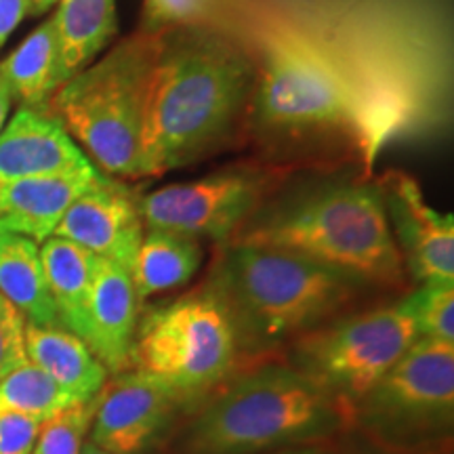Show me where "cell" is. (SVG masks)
<instances>
[{
    "instance_id": "cell-21",
    "label": "cell",
    "mask_w": 454,
    "mask_h": 454,
    "mask_svg": "<svg viewBox=\"0 0 454 454\" xmlns=\"http://www.w3.org/2000/svg\"><path fill=\"white\" fill-rule=\"evenodd\" d=\"M55 11L64 84L93 59L118 32L116 0H59Z\"/></svg>"
},
{
    "instance_id": "cell-3",
    "label": "cell",
    "mask_w": 454,
    "mask_h": 454,
    "mask_svg": "<svg viewBox=\"0 0 454 454\" xmlns=\"http://www.w3.org/2000/svg\"><path fill=\"white\" fill-rule=\"evenodd\" d=\"M207 286L230 311L244 366L339 317L364 284L303 254L227 242Z\"/></svg>"
},
{
    "instance_id": "cell-6",
    "label": "cell",
    "mask_w": 454,
    "mask_h": 454,
    "mask_svg": "<svg viewBox=\"0 0 454 454\" xmlns=\"http://www.w3.org/2000/svg\"><path fill=\"white\" fill-rule=\"evenodd\" d=\"M257 78L251 118L270 133L348 130L372 164L366 114L354 84L331 53L308 34L286 26L254 32L248 44Z\"/></svg>"
},
{
    "instance_id": "cell-9",
    "label": "cell",
    "mask_w": 454,
    "mask_h": 454,
    "mask_svg": "<svg viewBox=\"0 0 454 454\" xmlns=\"http://www.w3.org/2000/svg\"><path fill=\"white\" fill-rule=\"evenodd\" d=\"M419 339L397 301L387 308L334 317L291 343L288 364L297 368L351 411Z\"/></svg>"
},
{
    "instance_id": "cell-34",
    "label": "cell",
    "mask_w": 454,
    "mask_h": 454,
    "mask_svg": "<svg viewBox=\"0 0 454 454\" xmlns=\"http://www.w3.org/2000/svg\"><path fill=\"white\" fill-rule=\"evenodd\" d=\"M9 236H11V231L7 230V227L3 225V221H0V248H3V244L7 242Z\"/></svg>"
},
{
    "instance_id": "cell-19",
    "label": "cell",
    "mask_w": 454,
    "mask_h": 454,
    "mask_svg": "<svg viewBox=\"0 0 454 454\" xmlns=\"http://www.w3.org/2000/svg\"><path fill=\"white\" fill-rule=\"evenodd\" d=\"M0 84L21 106L47 110L49 99L64 84L59 34L53 15L0 64Z\"/></svg>"
},
{
    "instance_id": "cell-8",
    "label": "cell",
    "mask_w": 454,
    "mask_h": 454,
    "mask_svg": "<svg viewBox=\"0 0 454 454\" xmlns=\"http://www.w3.org/2000/svg\"><path fill=\"white\" fill-rule=\"evenodd\" d=\"M454 425V343L417 339L354 406V427L379 450L448 446Z\"/></svg>"
},
{
    "instance_id": "cell-31",
    "label": "cell",
    "mask_w": 454,
    "mask_h": 454,
    "mask_svg": "<svg viewBox=\"0 0 454 454\" xmlns=\"http://www.w3.org/2000/svg\"><path fill=\"white\" fill-rule=\"evenodd\" d=\"M11 104H13V98H11L9 90L0 84V130L4 129V122H7Z\"/></svg>"
},
{
    "instance_id": "cell-18",
    "label": "cell",
    "mask_w": 454,
    "mask_h": 454,
    "mask_svg": "<svg viewBox=\"0 0 454 454\" xmlns=\"http://www.w3.org/2000/svg\"><path fill=\"white\" fill-rule=\"evenodd\" d=\"M41 261L57 320L87 343L89 301L99 257L66 238L51 236L41 244Z\"/></svg>"
},
{
    "instance_id": "cell-14",
    "label": "cell",
    "mask_w": 454,
    "mask_h": 454,
    "mask_svg": "<svg viewBox=\"0 0 454 454\" xmlns=\"http://www.w3.org/2000/svg\"><path fill=\"white\" fill-rule=\"evenodd\" d=\"M89 156L47 110L21 106L0 130V184L90 167Z\"/></svg>"
},
{
    "instance_id": "cell-25",
    "label": "cell",
    "mask_w": 454,
    "mask_h": 454,
    "mask_svg": "<svg viewBox=\"0 0 454 454\" xmlns=\"http://www.w3.org/2000/svg\"><path fill=\"white\" fill-rule=\"evenodd\" d=\"M400 303L414 322L419 339L454 343V282L421 284Z\"/></svg>"
},
{
    "instance_id": "cell-10",
    "label": "cell",
    "mask_w": 454,
    "mask_h": 454,
    "mask_svg": "<svg viewBox=\"0 0 454 454\" xmlns=\"http://www.w3.org/2000/svg\"><path fill=\"white\" fill-rule=\"evenodd\" d=\"M270 185V175L259 168L219 170L139 196L141 217L145 227L207 238L223 247L259 211Z\"/></svg>"
},
{
    "instance_id": "cell-15",
    "label": "cell",
    "mask_w": 454,
    "mask_h": 454,
    "mask_svg": "<svg viewBox=\"0 0 454 454\" xmlns=\"http://www.w3.org/2000/svg\"><path fill=\"white\" fill-rule=\"evenodd\" d=\"M106 179L107 175L90 164L70 173L0 184V221L11 234L43 244L55 234L67 208Z\"/></svg>"
},
{
    "instance_id": "cell-24",
    "label": "cell",
    "mask_w": 454,
    "mask_h": 454,
    "mask_svg": "<svg viewBox=\"0 0 454 454\" xmlns=\"http://www.w3.org/2000/svg\"><path fill=\"white\" fill-rule=\"evenodd\" d=\"M170 27H217L236 32V0H144L141 30Z\"/></svg>"
},
{
    "instance_id": "cell-11",
    "label": "cell",
    "mask_w": 454,
    "mask_h": 454,
    "mask_svg": "<svg viewBox=\"0 0 454 454\" xmlns=\"http://www.w3.org/2000/svg\"><path fill=\"white\" fill-rule=\"evenodd\" d=\"M185 404L162 383L129 368L99 391L89 440L112 454H145L160 444Z\"/></svg>"
},
{
    "instance_id": "cell-4",
    "label": "cell",
    "mask_w": 454,
    "mask_h": 454,
    "mask_svg": "<svg viewBox=\"0 0 454 454\" xmlns=\"http://www.w3.org/2000/svg\"><path fill=\"white\" fill-rule=\"evenodd\" d=\"M231 242L303 254L372 286L406 280L379 185L320 187L254 219Z\"/></svg>"
},
{
    "instance_id": "cell-36",
    "label": "cell",
    "mask_w": 454,
    "mask_h": 454,
    "mask_svg": "<svg viewBox=\"0 0 454 454\" xmlns=\"http://www.w3.org/2000/svg\"><path fill=\"white\" fill-rule=\"evenodd\" d=\"M381 454H395V452H387V450H381Z\"/></svg>"
},
{
    "instance_id": "cell-1",
    "label": "cell",
    "mask_w": 454,
    "mask_h": 454,
    "mask_svg": "<svg viewBox=\"0 0 454 454\" xmlns=\"http://www.w3.org/2000/svg\"><path fill=\"white\" fill-rule=\"evenodd\" d=\"M253 51L240 34L170 27L152 76L144 141L145 177H160L225 150L251 121Z\"/></svg>"
},
{
    "instance_id": "cell-26",
    "label": "cell",
    "mask_w": 454,
    "mask_h": 454,
    "mask_svg": "<svg viewBox=\"0 0 454 454\" xmlns=\"http://www.w3.org/2000/svg\"><path fill=\"white\" fill-rule=\"evenodd\" d=\"M98 397L67 406L43 421L30 454H81L93 423Z\"/></svg>"
},
{
    "instance_id": "cell-33",
    "label": "cell",
    "mask_w": 454,
    "mask_h": 454,
    "mask_svg": "<svg viewBox=\"0 0 454 454\" xmlns=\"http://www.w3.org/2000/svg\"><path fill=\"white\" fill-rule=\"evenodd\" d=\"M81 454H112V452H106V450H101L99 446H95L93 442L87 440V442H84V446H82V452H81Z\"/></svg>"
},
{
    "instance_id": "cell-23",
    "label": "cell",
    "mask_w": 454,
    "mask_h": 454,
    "mask_svg": "<svg viewBox=\"0 0 454 454\" xmlns=\"http://www.w3.org/2000/svg\"><path fill=\"white\" fill-rule=\"evenodd\" d=\"M72 404L78 402L64 394L30 360L0 379V412L24 414L43 423Z\"/></svg>"
},
{
    "instance_id": "cell-29",
    "label": "cell",
    "mask_w": 454,
    "mask_h": 454,
    "mask_svg": "<svg viewBox=\"0 0 454 454\" xmlns=\"http://www.w3.org/2000/svg\"><path fill=\"white\" fill-rule=\"evenodd\" d=\"M27 15V0H0V47Z\"/></svg>"
},
{
    "instance_id": "cell-22",
    "label": "cell",
    "mask_w": 454,
    "mask_h": 454,
    "mask_svg": "<svg viewBox=\"0 0 454 454\" xmlns=\"http://www.w3.org/2000/svg\"><path fill=\"white\" fill-rule=\"evenodd\" d=\"M0 294L24 314L27 325H59L44 278L41 244L30 238L11 234L0 248Z\"/></svg>"
},
{
    "instance_id": "cell-32",
    "label": "cell",
    "mask_w": 454,
    "mask_h": 454,
    "mask_svg": "<svg viewBox=\"0 0 454 454\" xmlns=\"http://www.w3.org/2000/svg\"><path fill=\"white\" fill-rule=\"evenodd\" d=\"M59 0H27V15H44Z\"/></svg>"
},
{
    "instance_id": "cell-13",
    "label": "cell",
    "mask_w": 454,
    "mask_h": 454,
    "mask_svg": "<svg viewBox=\"0 0 454 454\" xmlns=\"http://www.w3.org/2000/svg\"><path fill=\"white\" fill-rule=\"evenodd\" d=\"M144 234L139 196L130 194L118 179L107 177L67 208L53 236L66 238L130 271Z\"/></svg>"
},
{
    "instance_id": "cell-28",
    "label": "cell",
    "mask_w": 454,
    "mask_h": 454,
    "mask_svg": "<svg viewBox=\"0 0 454 454\" xmlns=\"http://www.w3.org/2000/svg\"><path fill=\"white\" fill-rule=\"evenodd\" d=\"M41 421L24 414L0 412V454H30Z\"/></svg>"
},
{
    "instance_id": "cell-27",
    "label": "cell",
    "mask_w": 454,
    "mask_h": 454,
    "mask_svg": "<svg viewBox=\"0 0 454 454\" xmlns=\"http://www.w3.org/2000/svg\"><path fill=\"white\" fill-rule=\"evenodd\" d=\"M26 326L24 314L0 294V379L27 362Z\"/></svg>"
},
{
    "instance_id": "cell-5",
    "label": "cell",
    "mask_w": 454,
    "mask_h": 454,
    "mask_svg": "<svg viewBox=\"0 0 454 454\" xmlns=\"http://www.w3.org/2000/svg\"><path fill=\"white\" fill-rule=\"evenodd\" d=\"M164 44L162 32H135L89 64L49 99L89 160L112 179H144V141L152 76Z\"/></svg>"
},
{
    "instance_id": "cell-2",
    "label": "cell",
    "mask_w": 454,
    "mask_h": 454,
    "mask_svg": "<svg viewBox=\"0 0 454 454\" xmlns=\"http://www.w3.org/2000/svg\"><path fill=\"white\" fill-rule=\"evenodd\" d=\"M354 427V411L282 360L244 364L190 411L175 454H268L325 444Z\"/></svg>"
},
{
    "instance_id": "cell-30",
    "label": "cell",
    "mask_w": 454,
    "mask_h": 454,
    "mask_svg": "<svg viewBox=\"0 0 454 454\" xmlns=\"http://www.w3.org/2000/svg\"><path fill=\"white\" fill-rule=\"evenodd\" d=\"M268 454H343L333 442H325V444H308V446H293L284 448V450L268 452Z\"/></svg>"
},
{
    "instance_id": "cell-16",
    "label": "cell",
    "mask_w": 454,
    "mask_h": 454,
    "mask_svg": "<svg viewBox=\"0 0 454 454\" xmlns=\"http://www.w3.org/2000/svg\"><path fill=\"white\" fill-rule=\"evenodd\" d=\"M141 301L130 271L114 261L101 259L89 301L87 345L110 374L130 368Z\"/></svg>"
},
{
    "instance_id": "cell-7",
    "label": "cell",
    "mask_w": 454,
    "mask_h": 454,
    "mask_svg": "<svg viewBox=\"0 0 454 454\" xmlns=\"http://www.w3.org/2000/svg\"><path fill=\"white\" fill-rule=\"evenodd\" d=\"M130 368L156 379L192 411L242 368L230 311L204 284L139 316Z\"/></svg>"
},
{
    "instance_id": "cell-17",
    "label": "cell",
    "mask_w": 454,
    "mask_h": 454,
    "mask_svg": "<svg viewBox=\"0 0 454 454\" xmlns=\"http://www.w3.org/2000/svg\"><path fill=\"white\" fill-rule=\"evenodd\" d=\"M26 356L74 402L93 400L110 379L89 345L61 325H27Z\"/></svg>"
},
{
    "instance_id": "cell-35",
    "label": "cell",
    "mask_w": 454,
    "mask_h": 454,
    "mask_svg": "<svg viewBox=\"0 0 454 454\" xmlns=\"http://www.w3.org/2000/svg\"><path fill=\"white\" fill-rule=\"evenodd\" d=\"M421 454H452V450H450V444H448V446L434 448V450H427V452H421Z\"/></svg>"
},
{
    "instance_id": "cell-12",
    "label": "cell",
    "mask_w": 454,
    "mask_h": 454,
    "mask_svg": "<svg viewBox=\"0 0 454 454\" xmlns=\"http://www.w3.org/2000/svg\"><path fill=\"white\" fill-rule=\"evenodd\" d=\"M379 187L404 270L419 284L454 282L452 215L435 211L404 173H387Z\"/></svg>"
},
{
    "instance_id": "cell-20",
    "label": "cell",
    "mask_w": 454,
    "mask_h": 454,
    "mask_svg": "<svg viewBox=\"0 0 454 454\" xmlns=\"http://www.w3.org/2000/svg\"><path fill=\"white\" fill-rule=\"evenodd\" d=\"M204 259L202 240L168 230L145 227L135 263L130 268L135 291L141 303L156 294L185 286Z\"/></svg>"
}]
</instances>
